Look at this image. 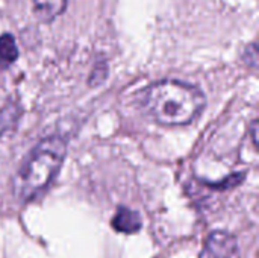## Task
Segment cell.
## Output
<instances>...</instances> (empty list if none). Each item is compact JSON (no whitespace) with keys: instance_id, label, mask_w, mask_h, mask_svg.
I'll use <instances>...</instances> for the list:
<instances>
[{"instance_id":"cell-1","label":"cell","mask_w":259,"mask_h":258,"mask_svg":"<svg viewBox=\"0 0 259 258\" xmlns=\"http://www.w3.org/2000/svg\"><path fill=\"white\" fill-rule=\"evenodd\" d=\"M138 102L152 120L164 126L188 125L200 116L206 105L205 94L197 87L170 79L146 87Z\"/></svg>"},{"instance_id":"cell-2","label":"cell","mask_w":259,"mask_h":258,"mask_svg":"<svg viewBox=\"0 0 259 258\" xmlns=\"http://www.w3.org/2000/svg\"><path fill=\"white\" fill-rule=\"evenodd\" d=\"M67 155V143L62 137L52 135L41 140L21 163L12 181V193L17 201L27 202L38 196L59 172Z\"/></svg>"},{"instance_id":"cell-3","label":"cell","mask_w":259,"mask_h":258,"mask_svg":"<svg viewBox=\"0 0 259 258\" xmlns=\"http://www.w3.org/2000/svg\"><path fill=\"white\" fill-rule=\"evenodd\" d=\"M238 254L237 239L226 231H212L199 258H235Z\"/></svg>"},{"instance_id":"cell-4","label":"cell","mask_w":259,"mask_h":258,"mask_svg":"<svg viewBox=\"0 0 259 258\" xmlns=\"http://www.w3.org/2000/svg\"><path fill=\"white\" fill-rule=\"evenodd\" d=\"M112 228L118 233L124 234H135L141 230V217L137 211L127 208V207H120L112 217L111 222Z\"/></svg>"},{"instance_id":"cell-5","label":"cell","mask_w":259,"mask_h":258,"mask_svg":"<svg viewBox=\"0 0 259 258\" xmlns=\"http://www.w3.org/2000/svg\"><path fill=\"white\" fill-rule=\"evenodd\" d=\"M67 8V0H33V12L39 21L49 23Z\"/></svg>"},{"instance_id":"cell-6","label":"cell","mask_w":259,"mask_h":258,"mask_svg":"<svg viewBox=\"0 0 259 258\" xmlns=\"http://www.w3.org/2000/svg\"><path fill=\"white\" fill-rule=\"evenodd\" d=\"M18 58V49L12 35L5 33L0 36V64L9 65Z\"/></svg>"},{"instance_id":"cell-7","label":"cell","mask_w":259,"mask_h":258,"mask_svg":"<svg viewBox=\"0 0 259 258\" xmlns=\"http://www.w3.org/2000/svg\"><path fill=\"white\" fill-rule=\"evenodd\" d=\"M18 122V111L15 106H6L0 111V137L14 131Z\"/></svg>"},{"instance_id":"cell-8","label":"cell","mask_w":259,"mask_h":258,"mask_svg":"<svg viewBox=\"0 0 259 258\" xmlns=\"http://www.w3.org/2000/svg\"><path fill=\"white\" fill-rule=\"evenodd\" d=\"M243 179H244V173H234V175H229L225 181L208 182V186L211 189H215V190H228V189H232V187L238 186Z\"/></svg>"},{"instance_id":"cell-9","label":"cell","mask_w":259,"mask_h":258,"mask_svg":"<svg viewBox=\"0 0 259 258\" xmlns=\"http://www.w3.org/2000/svg\"><path fill=\"white\" fill-rule=\"evenodd\" d=\"M106 73H108L106 65H105V64H99V65L94 68L93 75L90 76V81H88V82H90L91 85H99L100 82H103V81H105Z\"/></svg>"},{"instance_id":"cell-10","label":"cell","mask_w":259,"mask_h":258,"mask_svg":"<svg viewBox=\"0 0 259 258\" xmlns=\"http://www.w3.org/2000/svg\"><path fill=\"white\" fill-rule=\"evenodd\" d=\"M256 128H258V123L256 120L252 123V140H253V144L256 146Z\"/></svg>"}]
</instances>
